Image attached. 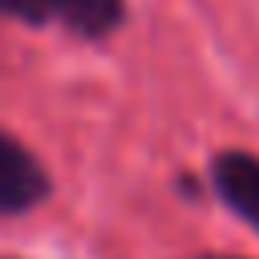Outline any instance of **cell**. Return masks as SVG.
<instances>
[{
    "instance_id": "obj_3",
    "label": "cell",
    "mask_w": 259,
    "mask_h": 259,
    "mask_svg": "<svg viewBox=\"0 0 259 259\" xmlns=\"http://www.w3.org/2000/svg\"><path fill=\"white\" fill-rule=\"evenodd\" d=\"M45 16H61L81 36H105L121 20V0H45Z\"/></svg>"
},
{
    "instance_id": "obj_5",
    "label": "cell",
    "mask_w": 259,
    "mask_h": 259,
    "mask_svg": "<svg viewBox=\"0 0 259 259\" xmlns=\"http://www.w3.org/2000/svg\"><path fill=\"white\" fill-rule=\"evenodd\" d=\"M214 259H223V255H214Z\"/></svg>"
},
{
    "instance_id": "obj_2",
    "label": "cell",
    "mask_w": 259,
    "mask_h": 259,
    "mask_svg": "<svg viewBox=\"0 0 259 259\" xmlns=\"http://www.w3.org/2000/svg\"><path fill=\"white\" fill-rule=\"evenodd\" d=\"M45 190H49V178H45L40 162L20 142L0 134V210H24V206L40 202Z\"/></svg>"
},
{
    "instance_id": "obj_1",
    "label": "cell",
    "mask_w": 259,
    "mask_h": 259,
    "mask_svg": "<svg viewBox=\"0 0 259 259\" xmlns=\"http://www.w3.org/2000/svg\"><path fill=\"white\" fill-rule=\"evenodd\" d=\"M210 174H214L219 198L239 219H247L259 231V158L255 154H243V150H227V154L214 158Z\"/></svg>"
},
{
    "instance_id": "obj_4",
    "label": "cell",
    "mask_w": 259,
    "mask_h": 259,
    "mask_svg": "<svg viewBox=\"0 0 259 259\" xmlns=\"http://www.w3.org/2000/svg\"><path fill=\"white\" fill-rule=\"evenodd\" d=\"M0 12L24 16V20H45V0H0Z\"/></svg>"
}]
</instances>
